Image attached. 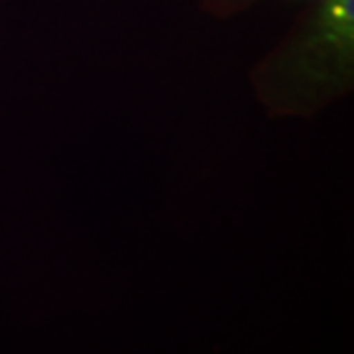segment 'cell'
I'll return each mask as SVG.
<instances>
[]
</instances>
